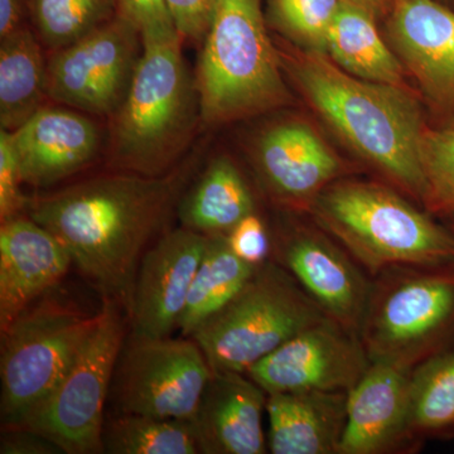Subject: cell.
I'll return each mask as SVG.
<instances>
[{"mask_svg":"<svg viewBox=\"0 0 454 454\" xmlns=\"http://www.w3.org/2000/svg\"><path fill=\"white\" fill-rule=\"evenodd\" d=\"M25 184L14 149L12 131L0 130V219L2 223L20 216L27 211L29 200L23 196L20 184Z\"/></svg>","mask_w":454,"mask_h":454,"instance_id":"obj_31","label":"cell"},{"mask_svg":"<svg viewBox=\"0 0 454 454\" xmlns=\"http://www.w3.org/2000/svg\"><path fill=\"white\" fill-rule=\"evenodd\" d=\"M212 370L192 339L143 337L122 343L110 399L118 413L190 420Z\"/></svg>","mask_w":454,"mask_h":454,"instance_id":"obj_9","label":"cell"},{"mask_svg":"<svg viewBox=\"0 0 454 454\" xmlns=\"http://www.w3.org/2000/svg\"><path fill=\"white\" fill-rule=\"evenodd\" d=\"M73 264L64 245L31 217L0 227V331L52 291Z\"/></svg>","mask_w":454,"mask_h":454,"instance_id":"obj_15","label":"cell"},{"mask_svg":"<svg viewBox=\"0 0 454 454\" xmlns=\"http://www.w3.org/2000/svg\"><path fill=\"white\" fill-rule=\"evenodd\" d=\"M317 221L372 271L454 265V232L387 188L346 181L313 201Z\"/></svg>","mask_w":454,"mask_h":454,"instance_id":"obj_5","label":"cell"},{"mask_svg":"<svg viewBox=\"0 0 454 454\" xmlns=\"http://www.w3.org/2000/svg\"><path fill=\"white\" fill-rule=\"evenodd\" d=\"M324 312L274 265H260L229 303L191 334L214 372L247 373L250 367Z\"/></svg>","mask_w":454,"mask_h":454,"instance_id":"obj_6","label":"cell"},{"mask_svg":"<svg viewBox=\"0 0 454 454\" xmlns=\"http://www.w3.org/2000/svg\"><path fill=\"white\" fill-rule=\"evenodd\" d=\"M267 396L247 373L212 372L190 419L200 453L267 452L262 430Z\"/></svg>","mask_w":454,"mask_h":454,"instance_id":"obj_17","label":"cell"},{"mask_svg":"<svg viewBox=\"0 0 454 454\" xmlns=\"http://www.w3.org/2000/svg\"><path fill=\"white\" fill-rule=\"evenodd\" d=\"M271 25L304 51L324 53L343 0H267Z\"/></svg>","mask_w":454,"mask_h":454,"instance_id":"obj_29","label":"cell"},{"mask_svg":"<svg viewBox=\"0 0 454 454\" xmlns=\"http://www.w3.org/2000/svg\"><path fill=\"white\" fill-rule=\"evenodd\" d=\"M200 115L207 124L277 109L289 101L262 0H219L196 74Z\"/></svg>","mask_w":454,"mask_h":454,"instance_id":"obj_4","label":"cell"},{"mask_svg":"<svg viewBox=\"0 0 454 454\" xmlns=\"http://www.w3.org/2000/svg\"><path fill=\"white\" fill-rule=\"evenodd\" d=\"M258 267L247 264L230 249L225 235L208 236L207 247L188 292L177 330L191 337L200 325L229 303Z\"/></svg>","mask_w":454,"mask_h":454,"instance_id":"obj_25","label":"cell"},{"mask_svg":"<svg viewBox=\"0 0 454 454\" xmlns=\"http://www.w3.org/2000/svg\"><path fill=\"white\" fill-rule=\"evenodd\" d=\"M389 35L439 115L454 121V12L437 0H395Z\"/></svg>","mask_w":454,"mask_h":454,"instance_id":"obj_14","label":"cell"},{"mask_svg":"<svg viewBox=\"0 0 454 454\" xmlns=\"http://www.w3.org/2000/svg\"><path fill=\"white\" fill-rule=\"evenodd\" d=\"M367 357L363 343L325 317L262 358L247 375L267 394L348 393L370 366Z\"/></svg>","mask_w":454,"mask_h":454,"instance_id":"obj_12","label":"cell"},{"mask_svg":"<svg viewBox=\"0 0 454 454\" xmlns=\"http://www.w3.org/2000/svg\"><path fill=\"white\" fill-rule=\"evenodd\" d=\"M143 52L142 35L116 14L47 59V97L79 112L114 115L121 106Z\"/></svg>","mask_w":454,"mask_h":454,"instance_id":"obj_10","label":"cell"},{"mask_svg":"<svg viewBox=\"0 0 454 454\" xmlns=\"http://www.w3.org/2000/svg\"><path fill=\"white\" fill-rule=\"evenodd\" d=\"M375 17L363 5L343 0L328 33L325 56L358 79L402 86V62L382 40Z\"/></svg>","mask_w":454,"mask_h":454,"instance_id":"obj_22","label":"cell"},{"mask_svg":"<svg viewBox=\"0 0 454 454\" xmlns=\"http://www.w3.org/2000/svg\"><path fill=\"white\" fill-rule=\"evenodd\" d=\"M207 243V235L182 226L145 253L128 307L134 334L166 337L177 328Z\"/></svg>","mask_w":454,"mask_h":454,"instance_id":"obj_13","label":"cell"},{"mask_svg":"<svg viewBox=\"0 0 454 454\" xmlns=\"http://www.w3.org/2000/svg\"><path fill=\"white\" fill-rule=\"evenodd\" d=\"M292 73L312 106L357 154L423 200L419 104L402 86L352 76L324 53L304 51Z\"/></svg>","mask_w":454,"mask_h":454,"instance_id":"obj_2","label":"cell"},{"mask_svg":"<svg viewBox=\"0 0 454 454\" xmlns=\"http://www.w3.org/2000/svg\"><path fill=\"white\" fill-rule=\"evenodd\" d=\"M255 158L269 190L289 203L315 201L340 169L330 146L301 121L278 122L265 130Z\"/></svg>","mask_w":454,"mask_h":454,"instance_id":"obj_19","label":"cell"},{"mask_svg":"<svg viewBox=\"0 0 454 454\" xmlns=\"http://www.w3.org/2000/svg\"><path fill=\"white\" fill-rule=\"evenodd\" d=\"M352 2L363 5L378 16V14L390 13L395 0H352Z\"/></svg>","mask_w":454,"mask_h":454,"instance_id":"obj_37","label":"cell"},{"mask_svg":"<svg viewBox=\"0 0 454 454\" xmlns=\"http://www.w3.org/2000/svg\"><path fill=\"white\" fill-rule=\"evenodd\" d=\"M89 313L47 293L2 333L0 415L18 428L52 393L94 330Z\"/></svg>","mask_w":454,"mask_h":454,"instance_id":"obj_7","label":"cell"},{"mask_svg":"<svg viewBox=\"0 0 454 454\" xmlns=\"http://www.w3.org/2000/svg\"><path fill=\"white\" fill-rule=\"evenodd\" d=\"M122 343L121 313L115 301L107 298L97 325L64 378L18 428L49 438L64 453L104 452V411Z\"/></svg>","mask_w":454,"mask_h":454,"instance_id":"obj_8","label":"cell"},{"mask_svg":"<svg viewBox=\"0 0 454 454\" xmlns=\"http://www.w3.org/2000/svg\"><path fill=\"white\" fill-rule=\"evenodd\" d=\"M454 232V231H453Z\"/></svg>","mask_w":454,"mask_h":454,"instance_id":"obj_38","label":"cell"},{"mask_svg":"<svg viewBox=\"0 0 454 454\" xmlns=\"http://www.w3.org/2000/svg\"><path fill=\"white\" fill-rule=\"evenodd\" d=\"M12 137L23 181L35 187L85 168L100 146L95 122L73 107L42 106Z\"/></svg>","mask_w":454,"mask_h":454,"instance_id":"obj_16","label":"cell"},{"mask_svg":"<svg viewBox=\"0 0 454 454\" xmlns=\"http://www.w3.org/2000/svg\"><path fill=\"white\" fill-rule=\"evenodd\" d=\"M118 0H28V16L44 50L65 49L115 17Z\"/></svg>","mask_w":454,"mask_h":454,"instance_id":"obj_27","label":"cell"},{"mask_svg":"<svg viewBox=\"0 0 454 454\" xmlns=\"http://www.w3.org/2000/svg\"><path fill=\"white\" fill-rule=\"evenodd\" d=\"M411 375L409 366L372 361L348 393L340 454L380 453L409 429Z\"/></svg>","mask_w":454,"mask_h":454,"instance_id":"obj_18","label":"cell"},{"mask_svg":"<svg viewBox=\"0 0 454 454\" xmlns=\"http://www.w3.org/2000/svg\"><path fill=\"white\" fill-rule=\"evenodd\" d=\"M118 13L138 28L143 42L177 37L166 0H118Z\"/></svg>","mask_w":454,"mask_h":454,"instance_id":"obj_32","label":"cell"},{"mask_svg":"<svg viewBox=\"0 0 454 454\" xmlns=\"http://www.w3.org/2000/svg\"><path fill=\"white\" fill-rule=\"evenodd\" d=\"M182 38L202 41L210 28L219 0H166Z\"/></svg>","mask_w":454,"mask_h":454,"instance_id":"obj_34","label":"cell"},{"mask_svg":"<svg viewBox=\"0 0 454 454\" xmlns=\"http://www.w3.org/2000/svg\"><path fill=\"white\" fill-rule=\"evenodd\" d=\"M104 452L112 454L200 453L191 420L119 413L104 426Z\"/></svg>","mask_w":454,"mask_h":454,"instance_id":"obj_26","label":"cell"},{"mask_svg":"<svg viewBox=\"0 0 454 454\" xmlns=\"http://www.w3.org/2000/svg\"><path fill=\"white\" fill-rule=\"evenodd\" d=\"M345 391H295L267 396L269 448L274 454L339 452L346 423Z\"/></svg>","mask_w":454,"mask_h":454,"instance_id":"obj_21","label":"cell"},{"mask_svg":"<svg viewBox=\"0 0 454 454\" xmlns=\"http://www.w3.org/2000/svg\"><path fill=\"white\" fill-rule=\"evenodd\" d=\"M47 61L43 46L28 26L0 38V124L14 131L43 106Z\"/></svg>","mask_w":454,"mask_h":454,"instance_id":"obj_23","label":"cell"},{"mask_svg":"<svg viewBox=\"0 0 454 454\" xmlns=\"http://www.w3.org/2000/svg\"><path fill=\"white\" fill-rule=\"evenodd\" d=\"M181 35L143 42L129 91L114 114V166L137 175H166L186 148L200 110L181 50Z\"/></svg>","mask_w":454,"mask_h":454,"instance_id":"obj_3","label":"cell"},{"mask_svg":"<svg viewBox=\"0 0 454 454\" xmlns=\"http://www.w3.org/2000/svg\"><path fill=\"white\" fill-rule=\"evenodd\" d=\"M28 0H0V38L26 26Z\"/></svg>","mask_w":454,"mask_h":454,"instance_id":"obj_36","label":"cell"},{"mask_svg":"<svg viewBox=\"0 0 454 454\" xmlns=\"http://www.w3.org/2000/svg\"><path fill=\"white\" fill-rule=\"evenodd\" d=\"M454 426V351L430 358L411 375L409 429Z\"/></svg>","mask_w":454,"mask_h":454,"instance_id":"obj_28","label":"cell"},{"mask_svg":"<svg viewBox=\"0 0 454 454\" xmlns=\"http://www.w3.org/2000/svg\"><path fill=\"white\" fill-rule=\"evenodd\" d=\"M250 214L252 192L234 163L223 157L208 164L178 206L182 226L207 236L229 234Z\"/></svg>","mask_w":454,"mask_h":454,"instance_id":"obj_24","label":"cell"},{"mask_svg":"<svg viewBox=\"0 0 454 454\" xmlns=\"http://www.w3.org/2000/svg\"><path fill=\"white\" fill-rule=\"evenodd\" d=\"M364 348L372 361L409 366L454 327V270L391 284L367 306Z\"/></svg>","mask_w":454,"mask_h":454,"instance_id":"obj_11","label":"cell"},{"mask_svg":"<svg viewBox=\"0 0 454 454\" xmlns=\"http://www.w3.org/2000/svg\"><path fill=\"white\" fill-rule=\"evenodd\" d=\"M2 454H50L64 453L49 438L23 428H9L2 438Z\"/></svg>","mask_w":454,"mask_h":454,"instance_id":"obj_35","label":"cell"},{"mask_svg":"<svg viewBox=\"0 0 454 454\" xmlns=\"http://www.w3.org/2000/svg\"><path fill=\"white\" fill-rule=\"evenodd\" d=\"M225 236L230 249L239 259L253 267L267 262L270 241L264 223L255 214L247 215Z\"/></svg>","mask_w":454,"mask_h":454,"instance_id":"obj_33","label":"cell"},{"mask_svg":"<svg viewBox=\"0 0 454 454\" xmlns=\"http://www.w3.org/2000/svg\"><path fill=\"white\" fill-rule=\"evenodd\" d=\"M184 179V170L157 177L100 176L29 200L27 215L64 245L83 276L129 307L146 244L168 216Z\"/></svg>","mask_w":454,"mask_h":454,"instance_id":"obj_1","label":"cell"},{"mask_svg":"<svg viewBox=\"0 0 454 454\" xmlns=\"http://www.w3.org/2000/svg\"><path fill=\"white\" fill-rule=\"evenodd\" d=\"M420 160L427 207L434 214L454 215V122L427 129Z\"/></svg>","mask_w":454,"mask_h":454,"instance_id":"obj_30","label":"cell"},{"mask_svg":"<svg viewBox=\"0 0 454 454\" xmlns=\"http://www.w3.org/2000/svg\"><path fill=\"white\" fill-rule=\"evenodd\" d=\"M283 259L325 316L348 331L363 325L370 301L365 279L327 239L300 232L286 243Z\"/></svg>","mask_w":454,"mask_h":454,"instance_id":"obj_20","label":"cell"}]
</instances>
